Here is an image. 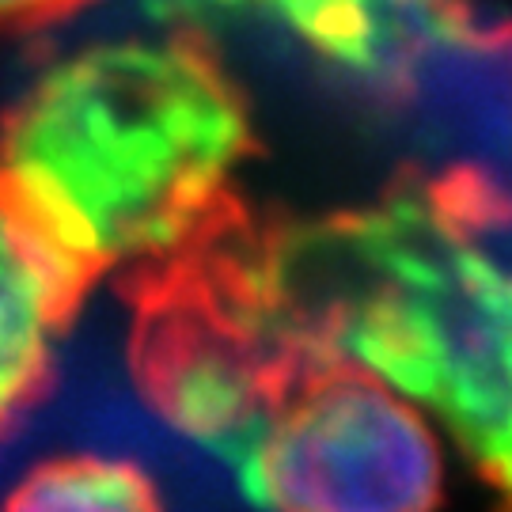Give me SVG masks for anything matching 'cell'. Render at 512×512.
Instances as JSON below:
<instances>
[{
    "instance_id": "cell-3",
    "label": "cell",
    "mask_w": 512,
    "mask_h": 512,
    "mask_svg": "<svg viewBox=\"0 0 512 512\" xmlns=\"http://www.w3.org/2000/svg\"><path fill=\"white\" fill-rule=\"evenodd\" d=\"M262 512H433L440 452L372 372L334 357L236 467Z\"/></svg>"
},
{
    "instance_id": "cell-5",
    "label": "cell",
    "mask_w": 512,
    "mask_h": 512,
    "mask_svg": "<svg viewBox=\"0 0 512 512\" xmlns=\"http://www.w3.org/2000/svg\"><path fill=\"white\" fill-rule=\"evenodd\" d=\"M262 8L300 35L319 57L395 99L425 50L482 16L475 0H209Z\"/></svg>"
},
{
    "instance_id": "cell-2",
    "label": "cell",
    "mask_w": 512,
    "mask_h": 512,
    "mask_svg": "<svg viewBox=\"0 0 512 512\" xmlns=\"http://www.w3.org/2000/svg\"><path fill=\"white\" fill-rule=\"evenodd\" d=\"M270 255L300 319L433 406L512 512V277L403 175L357 213L270 217Z\"/></svg>"
},
{
    "instance_id": "cell-6",
    "label": "cell",
    "mask_w": 512,
    "mask_h": 512,
    "mask_svg": "<svg viewBox=\"0 0 512 512\" xmlns=\"http://www.w3.org/2000/svg\"><path fill=\"white\" fill-rule=\"evenodd\" d=\"M4 512H160L156 486L122 459L65 456L38 463Z\"/></svg>"
},
{
    "instance_id": "cell-7",
    "label": "cell",
    "mask_w": 512,
    "mask_h": 512,
    "mask_svg": "<svg viewBox=\"0 0 512 512\" xmlns=\"http://www.w3.org/2000/svg\"><path fill=\"white\" fill-rule=\"evenodd\" d=\"M88 0H0V27L19 31V27H42L54 19L76 12Z\"/></svg>"
},
{
    "instance_id": "cell-1",
    "label": "cell",
    "mask_w": 512,
    "mask_h": 512,
    "mask_svg": "<svg viewBox=\"0 0 512 512\" xmlns=\"http://www.w3.org/2000/svg\"><path fill=\"white\" fill-rule=\"evenodd\" d=\"M247 156V99L198 31L69 57L0 126V164L103 274L198 236L239 198Z\"/></svg>"
},
{
    "instance_id": "cell-4",
    "label": "cell",
    "mask_w": 512,
    "mask_h": 512,
    "mask_svg": "<svg viewBox=\"0 0 512 512\" xmlns=\"http://www.w3.org/2000/svg\"><path fill=\"white\" fill-rule=\"evenodd\" d=\"M103 270L0 164V437L54 384V349Z\"/></svg>"
}]
</instances>
